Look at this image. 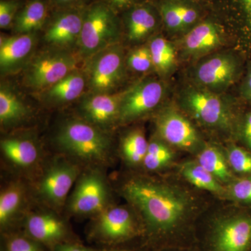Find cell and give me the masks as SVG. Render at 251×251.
Wrapping results in <instances>:
<instances>
[{
    "instance_id": "cell-1",
    "label": "cell",
    "mask_w": 251,
    "mask_h": 251,
    "mask_svg": "<svg viewBox=\"0 0 251 251\" xmlns=\"http://www.w3.org/2000/svg\"><path fill=\"white\" fill-rule=\"evenodd\" d=\"M121 192L139 212L145 230L153 237L166 236L179 228L192 209L186 193L151 178L130 177L122 185Z\"/></svg>"
},
{
    "instance_id": "cell-2",
    "label": "cell",
    "mask_w": 251,
    "mask_h": 251,
    "mask_svg": "<svg viewBox=\"0 0 251 251\" xmlns=\"http://www.w3.org/2000/svg\"><path fill=\"white\" fill-rule=\"evenodd\" d=\"M55 141L63 152L86 164L103 165L110 158L111 142L108 133L83 119L64 122Z\"/></svg>"
},
{
    "instance_id": "cell-3",
    "label": "cell",
    "mask_w": 251,
    "mask_h": 251,
    "mask_svg": "<svg viewBox=\"0 0 251 251\" xmlns=\"http://www.w3.org/2000/svg\"><path fill=\"white\" fill-rule=\"evenodd\" d=\"M121 27L116 11L107 2L97 1L86 6L82 31L77 44L81 58L94 54L119 44Z\"/></svg>"
},
{
    "instance_id": "cell-4",
    "label": "cell",
    "mask_w": 251,
    "mask_h": 251,
    "mask_svg": "<svg viewBox=\"0 0 251 251\" xmlns=\"http://www.w3.org/2000/svg\"><path fill=\"white\" fill-rule=\"evenodd\" d=\"M80 56L72 50L51 47L38 54L28 63L24 75L25 85L42 92L78 70Z\"/></svg>"
},
{
    "instance_id": "cell-5",
    "label": "cell",
    "mask_w": 251,
    "mask_h": 251,
    "mask_svg": "<svg viewBox=\"0 0 251 251\" xmlns=\"http://www.w3.org/2000/svg\"><path fill=\"white\" fill-rule=\"evenodd\" d=\"M110 198L105 176L99 170L92 169L81 173L66 204L72 215L95 217L110 206Z\"/></svg>"
},
{
    "instance_id": "cell-6",
    "label": "cell",
    "mask_w": 251,
    "mask_h": 251,
    "mask_svg": "<svg viewBox=\"0 0 251 251\" xmlns=\"http://www.w3.org/2000/svg\"><path fill=\"white\" fill-rule=\"evenodd\" d=\"M180 95L181 105L202 125L223 130L232 125V112L219 94L194 84L185 88Z\"/></svg>"
},
{
    "instance_id": "cell-7",
    "label": "cell",
    "mask_w": 251,
    "mask_h": 251,
    "mask_svg": "<svg viewBox=\"0 0 251 251\" xmlns=\"http://www.w3.org/2000/svg\"><path fill=\"white\" fill-rule=\"evenodd\" d=\"M94 218L89 231V237L93 242L103 245H117L141 232L131 211L124 206H108Z\"/></svg>"
},
{
    "instance_id": "cell-8",
    "label": "cell",
    "mask_w": 251,
    "mask_h": 251,
    "mask_svg": "<svg viewBox=\"0 0 251 251\" xmlns=\"http://www.w3.org/2000/svg\"><path fill=\"white\" fill-rule=\"evenodd\" d=\"M87 64V85L92 93H112L123 80L125 56L120 44L94 54Z\"/></svg>"
},
{
    "instance_id": "cell-9",
    "label": "cell",
    "mask_w": 251,
    "mask_h": 251,
    "mask_svg": "<svg viewBox=\"0 0 251 251\" xmlns=\"http://www.w3.org/2000/svg\"><path fill=\"white\" fill-rule=\"evenodd\" d=\"M81 174L79 166L69 160L56 159L44 171L37 185V194L54 209L67 203L73 185Z\"/></svg>"
},
{
    "instance_id": "cell-10",
    "label": "cell",
    "mask_w": 251,
    "mask_h": 251,
    "mask_svg": "<svg viewBox=\"0 0 251 251\" xmlns=\"http://www.w3.org/2000/svg\"><path fill=\"white\" fill-rule=\"evenodd\" d=\"M163 81L145 78L126 90L120 105L119 124H128L153 111L166 94Z\"/></svg>"
},
{
    "instance_id": "cell-11",
    "label": "cell",
    "mask_w": 251,
    "mask_h": 251,
    "mask_svg": "<svg viewBox=\"0 0 251 251\" xmlns=\"http://www.w3.org/2000/svg\"><path fill=\"white\" fill-rule=\"evenodd\" d=\"M240 72V65L235 56L220 52L203 57L193 72L195 85L219 94L235 82Z\"/></svg>"
},
{
    "instance_id": "cell-12",
    "label": "cell",
    "mask_w": 251,
    "mask_h": 251,
    "mask_svg": "<svg viewBox=\"0 0 251 251\" xmlns=\"http://www.w3.org/2000/svg\"><path fill=\"white\" fill-rule=\"evenodd\" d=\"M86 6L58 9L46 26L44 40L51 47L72 50L77 46Z\"/></svg>"
},
{
    "instance_id": "cell-13",
    "label": "cell",
    "mask_w": 251,
    "mask_h": 251,
    "mask_svg": "<svg viewBox=\"0 0 251 251\" xmlns=\"http://www.w3.org/2000/svg\"><path fill=\"white\" fill-rule=\"evenodd\" d=\"M24 225L25 234L51 251L59 244L73 242L68 225L52 213L42 211L29 214Z\"/></svg>"
},
{
    "instance_id": "cell-14",
    "label": "cell",
    "mask_w": 251,
    "mask_h": 251,
    "mask_svg": "<svg viewBox=\"0 0 251 251\" xmlns=\"http://www.w3.org/2000/svg\"><path fill=\"white\" fill-rule=\"evenodd\" d=\"M126 90L107 94L92 93L80 104L82 119L107 131L118 123L120 105Z\"/></svg>"
},
{
    "instance_id": "cell-15",
    "label": "cell",
    "mask_w": 251,
    "mask_h": 251,
    "mask_svg": "<svg viewBox=\"0 0 251 251\" xmlns=\"http://www.w3.org/2000/svg\"><path fill=\"white\" fill-rule=\"evenodd\" d=\"M156 124L162 139L176 148L190 150L201 141L191 122L175 109H163L157 116Z\"/></svg>"
},
{
    "instance_id": "cell-16",
    "label": "cell",
    "mask_w": 251,
    "mask_h": 251,
    "mask_svg": "<svg viewBox=\"0 0 251 251\" xmlns=\"http://www.w3.org/2000/svg\"><path fill=\"white\" fill-rule=\"evenodd\" d=\"M251 246V219L237 216L216 226L211 241V251H248Z\"/></svg>"
},
{
    "instance_id": "cell-17",
    "label": "cell",
    "mask_w": 251,
    "mask_h": 251,
    "mask_svg": "<svg viewBox=\"0 0 251 251\" xmlns=\"http://www.w3.org/2000/svg\"><path fill=\"white\" fill-rule=\"evenodd\" d=\"M224 42L221 28L215 23L204 21L185 33L180 41V50L185 57L203 58L221 47Z\"/></svg>"
},
{
    "instance_id": "cell-18",
    "label": "cell",
    "mask_w": 251,
    "mask_h": 251,
    "mask_svg": "<svg viewBox=\"0 0 251 251\" xmlns=\"http://www.w3.org/2000/svg\"><path fill=\"white\" fill-rule=\"evenodd\" d=\"M36 34H16L0 39V72L9 75L19 72L31 60L36 44Z\"/></svg>"
},
{
    "instance_id": "cell-19",
    "label": "cell",
    "mask_w": 251,
    "mask_h": 251,
    "mask_svg": "<svg viewBox=\"0 0 251 251\" xmlns=\"http://www.w3.org/2000/svg\"><path fill=\"white\" fill-rule=\"evenodd\" d=\"M159 11L149 3L133 5L124 18L127 38L130 42L139 43L148 39L159 26Z\"/></svg>"
},
{
    "instance_id": "cell-20",
    "label": "cell",
    "mask_w": 251,
    "mask_h": 251,
    "mask_svg": "<svg viewBox=\"0 0 251 251\" xmlns=\"http://www.w3.org/2000/svg\"><path fill=\"white\" fill-rule=\"evenodd\" d=\"M0 147L6 161L17 169H29L40 159L39 145L29 137L21 135L3 138Z\"/></svg>"
},
{
    "instance_id": "cell-21",
    "label": "cell",
    "mask_w": 251,
    "mask_h": 251,
    "mask_svg": "<svg viewBox=\"0 0 251 251\" xmlns=\"http://www.w3.org/2000/svg\"><path fill=\"white\" fill-rule=\"evenodd\" d=\"M158 11L162 22L173 33H186L198 24L201 17L197 8L183 0H163Z\"/></svg>"
},
{
    "instance_id": "cell-22",
    "label": "cell",
    "mask_w": 251,
    "mask_h": 251,
    "mask_svg": "<svg viewBox=\"0 0 251 251\" xmlns=\"http://www.w3.org/2000/svg\"><path fill=\"white\" fill-rule=\"evenodd\" d=\"M87 85L86 74L77 70L41 94L46 103L62 105L80 98Z\"/></svg>"
},
{
    "instance_id": "cell-23",
    "label": "cell",
    "mask_w": 251,
    "mask_h": 251,
    "mask_svg": "<svg viewBox=\"0 0 251 251\" xmlns=\"http://www.w3.org/2000/svg\"><path fill=\"white\" fill-rule=\"evenodd\" d=\"M49 0H28L23 4L15 19L16 34H34L49 22Z\"/></svg>"
},
{
    "instance_id": "cell-24",
    "label": "cell",
    "mask_w": 251,
    "mask_h": 251,
    "mask_svg": "<svg viewBox=\"0 0 251 251\" xmlns=\"http://www.w3.org/2000/svg\"><path fill=\"white\" fill-rule=\"evenodd\" d=\"M31 110L12 87H0V123L4 128L15 126L30 116Z\"/></svg>"
},
{
    "instance_id": "cell-25",
    "label": "cell",
    "mask_w": 251,
    "mask_h": 251,
    "mask_svg": "<svg viewBox=\"0 0 251 251\" xmlns=\"http://www.w3.org/2000/svg\"><path fill=\"white\" fill-rule=\"evenodd\" d=\"M25 191L19 182H12L0 194V227L3 232H8L18 213L22 209Z\"/></svg>"
},
{
    "instance_id": "cell-26",
    "label": "cell",
    "mask_w": 251,
    "mask_h": 251,
    "mask_svg": "<svg viewBox=\"0 0 251 251\" xmlns=\"http://www.w3.org/2000/svg\"><path fill=\"white\" fill-rule=\"evenodd\" d=\"M152 58L153 69L161 76L173 72L176 64L174 45L162 36H153L148 44Z\"/></svg>"
},
{
    "instance_id": "cell-27",
    "label": "cell",
    "mask_w": 251,
    "mask_h": 251,
    "mask_svg": "<svg viewBox=\"0 0 251 251\" xmlns=\"http://www.w3.org/2000/svg\"><path fill=\"white\" fill-rule=\"evenodd\" d=\"M149 146L143 130L135 129L124 137L122 141V152L126 161L131 165L143 163Z\"/></svg>"
},
{
    "instance_id": "cell-28",
    "label": "cell",
    "mask_w": 251,
    "mask_h": 251,
    "mask_svg": "<svg viewBox=\"0 0 251 251\" xmlns=\"http://www.w3.org/2000/svg\"><path fill=\"white\" fill-rule=\"evenodd\" d=\"M182 174L193 186L211 193L221 194L224 188L218 179L199 163H187L182 167Z\"/></svg>"
},
{
    "instance_id": "cell-29",
    "label": "cell",
    "mask_w": 251,
    "mask_h": 251,
    "mask_svg": "<svg viewBox=\"0 0 251 251\" xmlns=\"http://www.w3.org/2000/svg\"><path fill=\"white\" fill-rule=\"evenodd\" d=\"M198 163L222 181L230 179L231 173L222 153L214 147H207L200 153Z\"/></svg>"
},
{
    "instance_id": "cell-30",
    "label": "cell",
    "mask_w": 251,
    "mask_h": 251,
    "mask_svg": "<svg viewBox=\"0 0 251 251\" xmlns=\"http://www.w3.org/2000/svg\"><path fill=\"white\" fill-rule=\"evenodd\" d=\"M173 157L171 150L163 142L152 140L149 143L143 163L149 171H158L166 166Z\"/></svg>"
},
{
    "instance_id": "cell-31",
    "label": "cell",
    "mask_w": 251,
    "mask_h": 251,
    "mask_svg": "<svg viewBox=\"0 0 251 251\" xmlns=\"http://www.w3.org/2000/svg\"><path fill=\"white\" fill-rule=\"evenodd\" d=\"M126 61L127 66L135 72L145 73L153 69L152 58L148 45L135 48L130 51Z\"/></svg>"
},
{
    "instance_id": "cell-32",
    "label": "cell",
    "mask_w": 251,
    "mask_h": 251,
    "mask_svg": "<svg viewBox=\"0 0 251 251\" xmlns=\"http://www.w3.org/2000/svg\"><path fill=\"white\" fill-rule=\"evenodd\" d=\"M4 251H44L43 246L25 234H8Z\"/></svg>"
},
{
    "instance_id": "cell-33",
    "label": "cell",
    "mask_w": 251,
    "mask_h": 251,
    "mask_svg": "<svg viewBox=\"0 0 251 251\" xmlns=\"http://www.w3.org/2000/svg\"><path fill=\"white\" fill-rule=\"evenodd\" d=\"M21 0H0V27H12L18 11L22 7Z\"/></svg>"
},
{
    "instance_id": "cell-34",
    "label": "cell",
    "mask_w": 251,
    "mask_h": 251,
    "mask_svg": "<svg viewBox=\"0 0 251 251\" xmlns=\"http://www.w3.org/2000/svg\"><path fill=\"white\" fill-rule=\"evenodd\" d=\"M229 165L239 173H251V154L242 148L233 147L228 153Z\"/></svg>"
},
{
    "instance_id": "cell-35",
    "label": "cell",
    "mask_w": 251,
    "mask_h": 251,
    "mask_svg": "<svg viewBox=\"0 0 251 251\" xmlns=\"http://www.w3.org/2000/svg\"><path fill=\"white\" fill-rule=\"evenodd\" d=\"M231 193L237 201L251 204V178H245L235 181L231 188Z\"/></svg>"
},
{
    "instance_id": "cell-36",
    "label": "cell",
    "mask_w": 251,
    "mask_h": 251,
    "mask_svg": "<svg viewBox=\"0 0 251 251\" xmlns=\"http://www.w3.org/2000/svg\"><path fill=\"white\" fill-rule=\"evenodd\" d=\"M112 249H97L85 247L79 243L73 242H64L54 248L52 251H111Z\"/></svg>"
},
{
    "instance_id": "cell-37",
    "label": "cell",
    "mask_w": 251,
    "mask_h": 251,
    "mask_svg": "<svg viewBox=\"0 0 251 251\" xmlns=\"http://www.w3.org/2000/svg\"><path fill=\"white\" fill-rule=\"evenodd\" d=\"M85 1V0H49L50 3L57 7V9L82 6Z\"/></svg>"
},
{
    "instance_id": "cell-38",
    "label": "cell",
    "mask_w": 251,
    "mask_h": 251,
    "mask_svg": "<svg viewBox=\"0 0 251 251\" xmlns=\"http://www.w3.org/2000/svg\"><path fill=\"white\" fill-rule=\"evenodd\" d=\"M136 0H107L106 2L115 11L129 9L133 6Z\"/></svg>"
},
{
    "instance_id": "cell-39",
    "label": "cell",
    "mask_w": 251,
    "mask_h": 251,
    "mask_svg": "<svg viewBox=\"0 0 251 251\" xmlns=\"http://www.w3.org/2000/svg\"><path fill=\"white\" fill-rule=\"evenodd\" d=\"M241 93L244 99L251 102V69L248 72L241 88Z\"/></svg>"
},
{
    "instance_id": "cell-40",
    "label": "cell",
    "mask_w": 251,
    "mask_h": 251,
    "mask_svg": "<svg viewBox=\"0 0 251 251\" xmlns=\"http://www.w3.org/2000/svg\"><path fill=\"white\" fill-rule=\"evenodd\" d=\"M247 21L248 27L251 33V0H238Z\"/></svg>"
},
{
    "instance_id": "cell-41",
    "label": "cell",
    "mask_w": 251,
    "mask_h": 251,
    "mask_svg": "<svg viewBox=\"0 0 251 251\" xmlns=\"http://www.w3.org/2000/svg\"><path fill=\"white\" fill-rule=\"evenodd\" d=\"M244 140L248 146L251 148V112L246 117L243 129Z\"/></svg>"
},
{
    "instance_id": "cell-42",
    "label": "cell",
    "mask_w": 251,
    "mask_h": 251,
    "mask_svg": "<svg viewBox=\"0 0 251 251\" xmlns=\"http://www.w3.org/2000/svg\"><path fill=\"white\" fill-rule=\"evenodd\" d=\"M111 251H126L116 250V249H112V250Z\"/></svg>"
}]
</instances>
